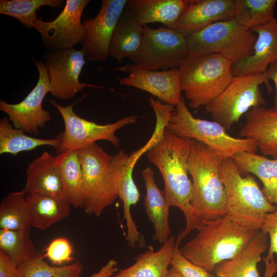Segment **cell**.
<instances>
[{"mask_svg":"<svg viewBox=\"0 0 277 277\" xmlns=\"http://www.w3.org/2000/svg\"><path fill=\"white\" fill-rule=\"evenodd\" d=\"M192 140L180 137L164 129L159 140L147 151L149 161L160 171L164 182V193L170 207L180 209L186 220L185 229L175 240V246L192 231L204 225L192 205V185L189 177L188 160Z\"/></svg>","mask_w":277,"mask_h":277,"instance_id":"cell-1","label":"cell"},{"mask_svg":"<svg viewBox=\"0 0 277 277\" xmlns=\"http://www.w3.org/2000/svg\"><path fill=\"white\" fill-rule=\"evenodd\" d=\"M260 229L227 213L204 221L195 236L179 250L189 261L211 273L216 265L241 252Z\"/></svg>","mask_w":277,"mask_h":277,"instance_id":"cell-2","label":"cell"},{"mask_svg":"<svg viewBox=\"0 0 277 277\" xmlns=\"http://www.w3.org/2000/svg\"><path fill=\"white\" fill-rule=\"evenodd\" d=\"M225 157L192 140L188 165L192 179V205L203 221L214 220L227 213V196L221 177Z\"/></svg>","mask_w":277,"mask_h":277,"instance_id":"cell-3","label":"cell"},{"mask_svg":"<svg viewBox=\"0 0 277 277\" xmlns=\"http://www.w3.org/2000/svg\"><path fill=\"white\" fill-rule=\"evenodd\" d=\"M232 66L219 54L189 55L178 68L182 90L189 106L199 109L215 99L232 79Z\"/></svg>","mask_w":277,"mask_h":277,"instance_id":"cell-4","label":"cell"},{"mask_svg":"<svg viewBox=\"0 0 277 277\" xmlns=\"http://www.w3.org/2000/svg\"><path fill=\"white\" fill-rule=\"evenodd\" d=\"M174 107L166 128L175 135L201 142L227 157L241 152L255 153L258 150L254 140L233 137L218 123L194 117L184 97Z\"/></svg>","mask_w":277,"mask_h":277,"instance_id":"cell-5","label":"cell"},{"mask_svg":"<svg viewBox=\"0 0 277 277\" xmlns=\"http://www.w3.org/2000/svg\"><path fill=\"white\" fill-rule=\"evenodd\" d=\"M186 39L189 55L219 54L233 65L252 54L256 35L233 17L214 23Z\"/></svg>","mask_w":277,"mask_h":277,"instance_id":"cell-6","label":"cell"},{"mask_svg":"<svg viewBox=\"0 0 277 277\" xmlns=\"http://www.w3.org/2000/svg\"><path fill=\"white\" fill-rule=\"evenodd\" d=\"M266 86L269 93L272 87L266 73L234 75L222 92L205 108L214 121L226 130L239 123L242 115L251 109L265 106L260 86Z\"/></svg>","mask_w":277,"mask_h":277,"instance_id":"cell-7","label":"cell"},{"mask_svg":"<svg viewBox=\"0 0 277 277\" xmlns=\"http://www.w3.org/2000/svg\"><path fill=\"white\" fill-rule=\"evenodd\" d=\"M85 191L86 213L100 216L117 197L112 156L96 143L78 149Z\"/></svg>","mask_w":277,"mask_h":277,"instance_id":"cell-8","label":"cell"},{"mask_svg":"<svg viewBox=\"0 0 277 277\" xmlns=\"http://www.w3.org/2000/svg\"><path fill=\"white\" fill-rule=\"evenodd\" d=\"M221 177L227 196V213L261 229L265 214L277 207L266 200L255 179L243 177L233 159L227 157L222 163Z\"/></svg>","mask_w":277,"mask_h":277,"instance_id":"cell-9","label":"cell"},{"mask_svg":"<svg viewBox=\"0 0 277 277\" xmlns=\"http://www.w3.org/2000/svg\"><path fill=\"white\" fill-rule=\"evenodd\" d=\"M189 55L186 37L170 28L145 25L140 48L130 61L142 69L165 70L179 68Z\"/></svg>","mask_w":277,"mask_h":277,"instance_id":"cell-10","label":"cell"},{"mask_svg":"<svg viewBox=\"0 0 277 277\" xmlns=\"http://www.w3.org/2000/svg\"><path fill=\"white\" fill-rule=\"evenodd\" d=\"M50 103L57 109L64 123V131L57 136L60 142L56 149L58 154L69 150H78L97 141H107L115 147L120 140L115 135L117 130L125 126L135 123L136 115L125 117L115 122L100 125L85 120L73 111L74 104L63 106L53 100Z\"/></svg>","mask_w":277,"mask_h":277,"instance_id":"cell-11","label":"cell"},{"mask_svg":"<svg viewBox=\"0 0 277 277\" xmlns=\"http://www.w3.org/2000/svg\"><path fill=\"white\" fill-rule=\"evenodd\" d=\"M43 58L49 76L50 93L53 97L70 99L85 87H99L80 82L79 76L86 64L82 49L50 51L44 54Z\"/></svg>","mask_w":277,"mask_h":277,"instance_id":"cell-12","label":"cell"},{"mask_svg":"<svg viewBox=\"0 0 277 277\" xmlns=\"http://www.w3.org/2000/svg\"><path fill=\"white\" fill-rule=\"evenodd\" d=\"M34 63L39 74L35 86L18 103L10 104L1 100L0 110L8 115L15 128L37 136L39 129L50 121L51 117L42 106L44 98L50 91L48 72L43 63L36 61Z\"/></svg>","mask_w":277,"mask_h":277,"instance_id":"cell-13","label":"cell"},{"mask_svg":"<svg viewBox=\"0 0 277 277\" xmlns=\"http://www.w3.org/2000/svg\"><path fill=\"white\" fill-rule=\"evenodd\" d=\"M127 0H103L97 15L84 21L81 42L86 60L104 62L108 56L110 42Z\"/></svg>","mask_w":277,"mask_h":277,"instance_id":"cell-14","label":"cell"},{"mask_svg":"<svg viewBox=\"0 0 277 277\" xmlns=\"http://www.w3.org/2000/svg\"><path fill=\"white\" fill-rule=\"evenodd\" d=\"M89 0H67L64 8L56 18L50 21L41 17L32 28L40 33L42 39L50 51L69 49L81 43L84 27L81 24L82 13Z\"/></svg>","mask_w":277,"mask_h":277,"instance_id":"cell-15","label":"cell"},{"mask_svg":"<svg viewBox=\"0 0 277 277\" xmlns=\"http://www.w3.org/2000/svg\"><path fill=\"white\" fill-rule=\"evenodd\" d=\"M143 155L138 149L126 153L121 149L112 156V167L116 182L117 197L123 204L124 219L127 228L126 240L129 245L133 248L138 244L145 245L143 235L138 231L131 213V208L140 200V193L133 179V171L138 159Z\"/></svg>","mask_w":277,"mask_h":277,"instance_id":"cell-16","label":"cell"},{"mask_svg":"<svg viewBox=\"0 0 277 277\" xmlns=\"http://www.w3.org/2000/svg\"><path fill=\"white\" fill-rule=\"evenodd\" d=\"M128 73L121 78V85L146 91L166 104L175 106L181 98V76L178 68L165 70L149 71L133 64L114 68Z\"/></svg>","mask_w":277,"mask_h":277,"instance_id":"cell-17","label":"cell"},{"mask_svg":"<svg viewBox=\"0 0 277 277\" xmlns=\"http://www.w3.org/2000/svg\"><path fill=\"white\" fill-rule=\"evenodd\" d=\"M234 15V0H191L174 30L187 37Z\"/></svg>","mask_w":277,"mask_h":277,"instance_id":"cell-18","label":"cell"},{"mask_svg":"<svg viewBox=\"0 0 277 277\" xmlns=\"http://www.w3.org/2000/svg\"><path fill=\"white\" fill-rule=\"evenodd\" d=\"M250 30L256 35L253 53L232 65L233 75L264 73L277 61V19L274 17Z\"/></svg>","mask_w":277,"mask_h":277,"instance_id":"cell-19","label":"cell"},{"mask_svg":"<svg viewBox=\"0 0 277 277\" xmlns=\"http://www.w3.org/2000/svg\"><path fill=\"white\" fill-rule=\"evenodd\" d=\"M239 136L254 140L264 156L277 159V110L260 106L245 114Z\"/></svg>","mask_w":277,"mask_h":277,"instance_id":"cell-20","label":"cell"},{"mask_svg":"<svg viewBox=\"0 0 277 277\" xmlns=\"http://www.w3.org/2000/svg\"><path fill=\"white\" fill-rule=\"evenodd\" d=\"M191 0H127L124 11L139 24L160 23L173 29Z\"/></svg>","mask_w":277,"mask_h":277,"instance_id":"cell-21","label":"cell"},{"mask_svg":"<svg viewBox=\"0 0 277 277\" xmlns=\"http://www.w3.org/2000/svg\"><path fill=\"white\" fill-rule=\"evenodd\" d=\"M26 172V182L24 189L27 195L65 198L56 156L44 151L29 163Z\"/></svg>","mask_w":277,"mask_h":277,"instance_id":"cell-22","label":"cell"},{"mask_svg":"<svg viewBox=\"0 0 277 277\" xmlns=\"http://www.w3.org/2000/svg\"><path fill=\"white\" fill-rule=\"evenodd\" d=\"M146 194L144 207L147 217L154 228L152 239L163 244L170 238L171 230L169 224V208L164 191L157 187L153 170L148 167L142 170Z\"/></svg>","mask_w":277,"mask_h":277,"instance_id":"cell-23","label":"cell"},{"mask_svg":"<svg viewBox=\"0 0 277 277\" xmlns=\"http://www.w3.org/2000/svg\"><path fill=\"white\" fill-rule=\"evenodd\" d=\"M267 239L268 235L260 229L238 255L216 265V277H260L257 266L267 248Z\"/></svg>","mask_w":277,"mask_h":277,"instance_id":"cell-24","label":"cell"},{"mask_svg":"<svg viewBox=\"0 0 277 277\" xmlns=\"http://www.w3.org/2000/svg\"><path fill=\"white\" fill-rule=\"evenodd\" d=\"M175 244V238L171 235L157 250L149 246L135 258L132 265L120 270L111 277H166Z\"/></svg>","mask_w":277,"mask_h":277,"instance_id":"cell-25","label":"cell"},{"mask_svg":"<svg viewBox=\"0 0 277 277\" xmlns=\"http://www.w3.org/2000/svg\"><path fill=\"white\" fill-rule=\"evenodd\" d=\"M232 158L242 174L251 173L261 180L266 200L277 205V159L249 152L237 153Z\"/></svg>","mask_w":277,"mask_h":277,"instance_id":"cell-26","label":"cell"},{"mask_svg":"<svg viewBox=\"0 0 277 277\" xmlns=\"http://www.w3.org/2000/svg\"><path fill=\"white\" fill-rule=\"evenodd\" d=\"M31 227L45 230L66 217L70 204L63 197L49 195H26Z\"/></svg>","mask_w":277,"mask_h":277,"instance_id":"cell-27","label":"cell"},{"mask_svg":"<svg viewBox=\"0 0 277 277\" xmlns=\"http://www.w3.org/2000/svg\"><path fill=\"white\" fill-rule=\"evenodd\" d=\"M143 34L144 26L124 11L113 33L108 56L120 62L125 58L130 60L140 48Z\"/></svg>","mask_w":277,"mask_h":277,"instance_id":"cell-28","label":"cell"},{"mask_svg":"<svg viewBox=\"0 0 277 277\" xmlns=\"http://www.w3.org/2000/svg\"><path fill=\"white\" fill-rule=\"evenodd\" d=\"M63 183L64 195L74 208H83L85 191L78 150L65 151L56 156Z\"/></svg>","mask_w":277,"mask_h":277,"instance_id":"cell-29","label":"cell"},{"mask_svg":"<svg viewBox=\"0 0 277 277\" xmlns=\"http://www.w3.org/2000/svg\"><path fill=\"white\" fill-rule=\"evenodd\" d=\"M21 129L15 128L9 118L4 117L0 120V154L16 155L23 152L31 151L37 147L48 146L56 149L60 142L54 138H41L29 136Z\"/></svg>","mask_w":277,"mask_h":277,"instance_id":"cell-30","label":"cell"},{"mask_svg":"<svg viewBox=\"0 0 277 277\" xmlns=\"http://www.w3.org/2000/svg\"><path fill=\"white\" fill-rule=\"evenodd\" d=\"M24 189L11 192L0 203V229L29 231V212Z\"/></svg>","mask_w":277,"mask_h":277,"instance_id":"cell-31","label":"cell"},{"mask_svg":"<svg viewBox=\"0 0 277 277\" xmlns=\"http://www.w3.org/2000/svg\"><path fill=\"white\" fill-rule=\"evenodd\" d=\"M0 251L17 267L24 265L39 253L36 251L28 230L0 229Z\"/></svg>","mask_w":277,"mask_h":277,"instance_id":"cell-32","label":"cell"},{"mask_svg":"<svg viewBox=\"0 0 277 277\" xmlns=\"http://www.w3.org/2000/svg\"><path fill=\"white\" fill-rule=\"evenodd\" d=\"M236 21L245 28L263 25L274 18L276 0H234Z\"/></svg>","mask_w":277,"mask_h":277,"instance_id":"cell-33","label":"cell"},{"mask_svg":"<svg viewBox=\"0 0 277 277\" xmlns=\"http://www.w3.org/2000/svg\"><path fill=\"white\" fill-rule=\"evenodd\" d=\"M63 0H1L0 13L13 17L28 28L37 19L36 11L43 6L60 7Z\"/></svg>","mask_w":277,"mask_h":277,"instance_id":"cell-34","label":"cell"},{"mask_svg":"<svg viewBox=\"0 0 277 277\" xmlns=\"http://www.w3.org/2000/svg\"><path fill=\"white\" fill-rule=\"evenodd\" d=\"M38 253L24 265L19 266L23 277H80L83 265L79 261L73 264L58 266L49 265Z\"/></svg>","mask_w":277,"mask_h":277,"instance_id":"cell-35","label":"cell"},{"mask_svg":"<svg viewBox=\"0 0 277 277\" xmlns=\"http://www.w3.org/2000/svg\"><path fill=\"white\" fill-rule=\"evenodd\" d=\"M44 257H47L53 265L61 266L74 260L72 257L73 248L70 241L64 237L52 240L44 250Z\"/></svg>","mask_w":277,"mask_h":277,"instance_id":"cell-36","label":"cell"},{"mask_svg":"<svg viewBox=\"0 0 277 277\" xmlns=\"http://www.w3.org/2000/svg\"><path fill=\"white\" fill-rule=\"evenodd\" d=\"M170 266L183 277H216L187 259L180 253L179 248L176 247L172 252Z\"/></svg>","mask_w":277,"mask_h":277,"instance_id":"cell-37","label":"cell"},{"mask_svg":"<svg viewBox=\"0 0 277 277\" xmlns=\"http://www.w3.org/2000/svg\"><path fill=\"white\" fill-rule=\"evenodd\" d=\"M261 230L267 234L270 239V244L266 256L273 259L277 255V209L272 212L266 213L261 227Z\"/></svg>","mask_w":277,"mask_h":277,"instance_id":"cell-38","label":"cell"},{"mask_svg":"<svg viewBox=\"0 0 277 277\" xmlns=\"http://www.w3.org/2000/svg\"><path fill=\"white\" fill-rule=\"evenodd\" d=\"M0 277H23L21 267L14 265L2 251H0Z\"/></svg>","mask_w":277,"mask_h":277,"instance_id":"cell-39","label":"cell"},{"mask_svg":"<svg viewBox=\"0 0 277 277\" xmlns=\"http://www.w3.org/2000/svg\"><path fill=\"white\" fill-rule=\"evenodd\" d=\"M117 264L113 259L110 260L97 272L90 277H111L117 271Z\"/></svg>","mask_w":277,"mask_h":277,"instance_id":"cell-40","label":"cell"},{"mask_svg":"<svg viewBox=\"0 0 277 277\" xmlns=\"http://www.w3.org/2000/svg\"><path fill=\"white\" fill-rule=\"evenodd\" d=\"M269 80L272 81L275 88L273 109L277 110V61L271 64L265 71Z\"/></svg>","mask_w":277,"mask_h":277,"instance_id":"cell-41","label":"cell"},{"mask_svg":"<svg viewBox=\"0 0 277 277\" xmlns=\"http://www.w3.org/2000/svg\"><path fill=\"white\" fill-rule=\"evenodd\" d=\"M265 265L264 277H272L277 272V263L274 259H268L266 256L263 258Z\"/></svg>","mask_w":277,"mask_h":277,"instance_id":"cell-42","label":"cell"},{"mask_svg":"<svg viewBox=\"0 0 277 277\" xmlns=\"http://www.w3.org/2000/svg\"><path fill=\"white\" fill-rule=\"evenodd\" d=\"M166 277H183L178 271L173 268L169 269Z\"/></svg>","mask_w":277,"mask_h":277,"instance_id":"cell-43","label":"cell"}]
</instances>
